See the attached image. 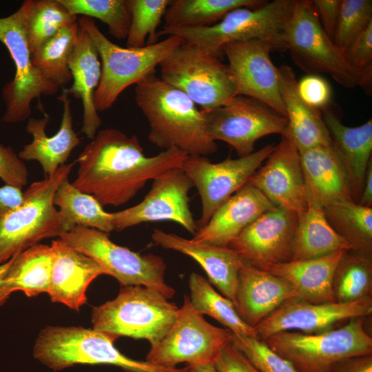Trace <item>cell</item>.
I'll use <instances>...</instances> for the list:
<instances>
[{
	"mask_svg": "<svg viewBox=\"0 0 372 372\" xmlns=\"http://www.w3.org/2000/svg\"><path fill=\"white\" fill-rule=\"evenodd\" d=\"M187 155L176 148L146 156L136 135L108 128L98 132L79 154L77 176L72 184L103 207L132 199L149 180L181 167Z\"/></svg>",
	"mask_w": 372,
	"mask_h": 372,
	"instance_id": "1",
	"label": "cell"
},
{
	"mask_svg": "<svg viewBox=\"0 0 372 372\" xmlns=\"http://www.w3.org/2000/svg\"><path fill=\"white\" fill-rule=\"evenodd\" d=\"M135 101L149 125V141L160 148H176L187 156L215 153L203 111L185 94L155 74L136 85Z\"/></svg>",
	"mask_w": 372,
	"mask_h": 372,
	"instance_id": "2",
	"label": "cell"
},
{
	"mask_svg": "<svg viewBox=\"0 0 372 372\" xmlns=\"http://www.w3.org/2000/svg\"><path fill=\"white\" fill-rule=\"evenodd\" d=\"M285 50L308 74H327L340 85L371 92L372 70H360L326 34L310 0H297L282 33Z\"/></svg>",
	"mask_w": 372,
	"mask_h": 372,
	"instance_id": "3",
	"label": "cell"
},
{
	"mask_svg": "<svg viewBox=\"0 0 372 372\" xmlns=\"http://www.w3.org/2000/svg\"><path fill=\"white\" fill-rule=\"evenodd\" d=\"M114 335L82 327L46 326L39 333L34 358L58 371L76 364H108L126 372H182L129 358L118 351Z\"/></svg>",
	"mask_w": 372,
	"mask_h": 372,
	"instance_id": "4",
	"label": "cell"
},
{
	"mask_svg": "<svg viewBox=\"0 0 372 372\" xmlns=\"http://www.w3.org/2000/svg\"><path fill=\"white\" fill-rule=\"evenodd\" d=\"M296 1H266L256 8H238L229 12L217 23L205 27L163 25L157 32V37L178 36L185 43L218 56L227 43L254 39L268 41L276 50L285 51L282 33Z\"/></svg>",
	"mask_w": 372,
	"mask_h": 372,
	"instance_id": "5",
	"label": "cell"
},
{
	"mask_svg": "<svg viewBox=\"0 0 372 372\" xmlns=\"http://www.w3.org/2000/svg\"><path fill=\"white\" fill-rule=\"evenodd\" d=\"M78 23L92 39L101 61L94 94L97 111L110 109L127 87L155 74L156 68L184 43L181 37L172 35L142 48H123L110 41L91 18L81 17Z\"/></svg>",
	"mask_w": 372,
	"mask_h": 372,
	"instance_id": "6",
	"label": "cell"
},
{
	"mask_svg": "<svg viewBox=\"0 0 372 372\" xmlns=\"http://www.w3.org/2000/svg\"><path fill=\"white\" fill-rule=\"evenodd\" d=\"M179 307L161 292L141 285L122 286L118 296L93 308V329L116 338L147 340L151 346L168 333Z\"/></svg>",
	"mask_w": 372,
	"mask_h": 372,
	"instance_id": "7",
	"label": "cell"
},
{
	"mask_svg": "<svg viewBox=\"0 0 372 372\" xmlns=\"http://www.w3.org/2000/svg\"><path fill=\"white\" fill-rule=\"evenodd\" d=\"M76 163L62 165L52 176L32 183L19 207L0 210V265L43 239L59 238L64 233L53 198Z\"/></svg>",
	"mask_w": 372,
	"mask_h": 372,
	"instance_id": "8",
	"label": "cell"
},
{
	"mask_svg": "<svg viewBox=\"0 0 372 372\" xmlns=\"http://www.w3.org/2000/svg\"><path fill=\"white\" fill-rule=\"evenodd\" d=\"M364 318H352L325 332L282 331L262 340L298 372H330L342 360L372 354V338L365 330Z\"/></svg>",
	"mask_w": 372,
	"mask_h": 372,
	"instance_id": "9",
	"label": "cell"
},
{
	"mask_svg": "<svg viewBox=\"0 0 372 372\" xmlns=\"http://www.w3.org/2000/svg\"><path fill=\"white\" fill-rule=\"evenodd\" d=\"M159 67L160 78L185 94L201 110L220 107L238 95L228 65L198 46L184 42Z\"/></svg>",
	"mask_w": 372,
	"mask_h": 372,
	"instance_id": "10",
	"label": "cell"
},
{
	"mask_svg": "<svg viewBox=\"0 0 372 372\" xmlns=\"http://www.w3.org/2000/svg\"><path fill=\"white\" fill-rule=\"evenodd\" d=\"M59 238L96 261L106 275L115 278L122 286L149 287L169 300L176 293L165 282L167 266L158 256L134 252L113 242L108 234L83 226L73 227Z\"/></svg>",
	"mask_w": 372,
	"mask_h": 372,
	"instance_id": "11",
	"label": "cell"
},
{
	"mask_svg": "<svg viewBox=\"0 0 372 372\" xmlns=\"http://www.w3.org/2000/svg\"><path fill=\"white\" fill-rule=\"evenodd\" d=\"M33 2L24 1L16 12L0 18V42L8 50L15 66L12 80L2 88L6 105L2 121L7 123L28 118L34 99L41 95H53L59 88L47 81L32 61L25 25Z\"/></svg>",
	"mask_w": 372,
	"mask_h": 372,
	"instance_id": "12",
	"label": "cell"
},
{
	"mask_svg": "<svg viewBox=\"0 0 372 372\" xmlns=\"http://www.w3.org/2000/svg\"><path fill=\"white\" fill-rule=\"evenodd\" d=\"M232 332L208 322L185 295L183 306L168 333L146 355L147 362L175 368L179 364H214L223 349L231 342Z\"/></svg>",
	"mask_w": 372,
	"mask_h": 372,
	"instance_id": "13",
	"label": "cell"
},
{
	"mask_svg": "<svg viewBox=\"0 0 372 372\" xmlns=\"http://www.w3.org/2000/svg\"><path fill=\"white\" fill-rule=\"evenodd\" d=\"M201 110L210 138L228 143L239 157L254 152V145L260 138L272 134L282 136L287 129L285 116L243 95L236 96L220 107Z\"/></svg>",
	"mask_w": 372,
	"mask_h": 372,
	"instance_id": "14",
	"label": "cell"
},
{
	"mask_svg": "<svg viewBox=\"0 0 372 372\" xmlns=\"http://www.w3.org/2000/svg\"><path fill=\"white\" fill-rule=\"evenodd\" d=\"M276 145L238 158L212 163L205 156H187L181 169L197 189L201 200V215L197 229L204 227L214 212L233 194L247 183L251 176L273 152Z\"/></svg>",
	"mask_w": 372,
	"mask_h": 372,
	"instance_id": "15",
	"label": "cell"
},
{
	"mask_svg": "<svg viewBox=\"0 0 372 372\" xmlns=\"http://www.w3.org/2000/svg\"><path fill=\"white\" fill-rule=\"evenodd\" d=\"M192 187V180L180 167L164 172L153 179L149 192L141 203L112 213L114 230L146 222L169 220L194 235L198 229L189 205Z\"/></svg>",
	"mask_w": 372,
	"mask_h": 372,
	"instance_id": "16",
	"label": "cell"
},
{
	"mask_svg": "<svg viewBox=\"0 0 372 372\" xmlns=\"http://www.w3.org/2000/svg\"><path fill=\"white\" fill-rule=\"evenodd\" d=\"M372 313V297L339 303H313L293 298L254 327L260 340L282 331L318 333L338 327L355 318Z\"/></svg>",
	"mask_w": 372,
	"mask_h": 372,
	"instance_id": "17",
	"label": "cell"
},
{
	"mask_svg": "<svg viewBox=\"0 0 372 372\" xmlns=\"http://www.w3.org/2000/svg\"><path fill=\"white\" fill-rule=\"evenodd\" d=\"M274 50L271 43L254 39L227 43L222 52L227 58L238 95L255 99L285 116L278 68L270 57V52Z\"/></svg>",
	"mask_w": 372,
	"mask_h": 372,
	"instance_id": "18",
	"label": "cell"
},
{
	"mask_svg": "<svg viewBox=\"0 0 372 372\" xmlns=\"http://www.w3.org/2000/svg\"><path fill=\"white\" fill-rule=\"evenodd\" d=\"M298 216L274 207L250 223L234 239L229 247L242 259L264 270L291 260L292 247Z\"/></svg>",
	"mask_w": 372,
	"mask_h": 372,
	"instance_id": "19",
	"label": "cell"
},
{
	"mask_svg": "<svg viewBox=\"0 0 372 372\" xmlns=\"http://www.w3.org/2000/svg\"><path fill=\"white\" fill-rule=\"evenodd\" d=\"M247 182L275 207L300 216L308 207L300 153L295 145L282 136L280 143Z\"/></svg>",
	"mask_w": 372,
	"mask_h": 372,
	"instance_id": "20",
	"label": "cell"
},
{
	"mask_svg": "<svg viewBox=\"0 0 372 372\" xmlns=\"http://www.w3.org/2000/svg\"><path fill=\"white\" fill-rule=\"evenodd\" d=\"M50 247L52 264L48 293L52 302L78 311L87 302L90 283L106 273L96 261L61 238L53 240Z\"/></svg>",
	"mask_w": 372,
	"mask_h": 372,
	"instance_id": "21",
	"label": "cell"
},
{
	"mask_svg": "<svg viewBox=\"0 0 372 372\" xmlns=\"http://www.w3.org/2000/svg\"><path fill=\"white\" fill-rule=\"evenodd\" d=\"M152 241L167 249L185 254L204 269L209 282L236 306L239 271L245 260L234 249L197 242L177 234L155 229Z\"/></svg>",
	"mask_w": 372,
	"mask_h": 372,
	"instance_id": "22",
	"label": "cell"
},
{
	"mask_svg": "<svg viewBox=\"0 0 372 372\" xmlns=\"http://www.w3.org/2000/svg\"><path fill=\"white\" fill-rule=\"evenodd\" d=\"M293 298L297 293L287 280L244 262L238 273L236 308L248 325L254 328Z\"/></svg>",
	"mask_w": 372,
	"mask_h": 372,
	"instance_id": "23",
	"label": "cell"
},
{
	"mask_svg": "<svg viewBox=\"0 0 372 372\" xmlns=\"http://www.w3.org/2000/svg\"><path fill=\"white\" fill-rule=\"evenodd\" d=\"M299 153L308 206L323 209L338 202L353 200L346 172L333 143Z\"/></svg>",
	"mask_w": 372,
	"mask_h": 372,
	"instance_id": "24",
	"label": "cell"
},
{
	"mask_svg": "<svg viewBox=\"0 0 372 372\" xmlns=\"http://www.w3.org/2000/svg\"><path fill=\"white\" fill-rule=\"evenodd\" d=\"M275 206L248 183L226 200L208 223L197 230L192 240L229 247L241 231L263 213Z\"/></svg>",
	"mask_w": 372,
	"mask_h": 372,
	"instance_id": "25",
	"label": "cell"
},
{
	"mask_svg": "<svg viewBox=\"0 0 372 372\" xmlns=\"http://www.w3.org/2000/svg\"><path fill=\"white\" fill-rule=\"evenodd\" d=\"M58 99L62 102L63 108L59 131L49 137L45 133L49 117L30 118L25 130L32 135V141L24 145L18 154L22 161H38L45 177L54 174L58 168L65 164L73 149L81 143V138L73 129L71 103L67 89L63 90Z\"/></svg>",
	"mask_w": 372,
	"mask_h": 372,
	"instance_id": "26",
	"label": "cell"
},
{
	"mask_svg": "<svg viewBox=\"0 0 372 372\" xmlns=\"http://www.w3.org/2000/svg\"><path fill=\"white\" fill-rule=\"evenodd\" d=\"M322 112L323 121L346 172L352 199L358 203L366 172L372 160V120L357 127H349L340 121L329 106Z\"/></svg>",
	"mask_w": 372,
	"mask_h": 372,
	"instance_id": "27",
	"label": "cell"
},
{
	"mask_svg": "<svg viewBox=\"0 0 372 372\" xmlns=\"http://www.w3.org/2000/svg\"><path fill=\"white\" fill-rule=\"evenodd\" d=\"M278 76L287 119V132L282 136L291 141L299 152L332 144L320 111L309 106L299 96L298 80L293 69L283 65L278 68Z\"/></svg>",
	"mask_w": 372,
	"mask_h": 372,
	"instance_id": "28",
	"label": "cell"
},
{
	"mask_svg": "<svg viewBox=\"0 0 372 372\" xmlns=\"http://www.w3.org/2000/svg\"><path fill=\"white\" fill-rule=\"evenodd\" d=\"M69 68L73 83L69 94L81 101L83 110L81 132L93 139L102 123L94 104V94L101 76V63L97 50L87 34L79 26Z\"/></svg>",
	"mask_w": 372,
	"mask_h": 372,
	"instance_id": "29",
	"label": "cell"
},
{
	"mask_svg": "<svg viewBox=\"0 0 372 372\" xmlns=\"http://www.w3.org/2000/svg\"><path fill=\"white\" fill-rule=\"evenodd\" d=\"M346 251H336L320 257L290 260L267 269L287 280L297 298L313 303L335 302L332 283L335 269Z\"/></svg>",
	"mask_w": 372,
	"mask_h": 372,
	"instance_id": "30",
	"label": "cell"
},
{
	"mask_svg": "<svg viewBox=\"0 0 372 372\" xmlns=\"http://www.w3.org/2000/svg\"><path fill=\"white\" fill-rule=\"evenodd\" d=\"M52 264L50 246L40 243L1 264L0 305L14 291L28 297L48 293Z\"/></svg>",
	"mask_w": 372,
	"mask_h": 372,
	"instance_id": "31",
	"label": "cell"
},
{
	"mask_svg": "<svg viewBox=\"0 0 372 372\" xmlns=\"http://www.w3.org/2000/svg\"><path fill=\"white\" fill-rule=\"evenodd\" d=\"M340 250H351V246L329 224L322 208L308 206L298 216L291 260L314 258Z\"/></svg>",
	"mask_w": 372,
	"mask_h": 372,
	"instance_id": "32",
	"label": "cell"
},
{
	"mask_svg": "<svg viewBox=\"0 0 372 372\" xmlns=\"http://www.w3.org/2000/svg\"><path fill=\"white\" fill-rule=\"evenodd\" d=\"M53 203L60 209L58 213L64 233L76 226L93 228L107 234L114 231L112 213L105 211L92 196L76 189L68 178L57 188Z\"/></svg>",
	"mask_w": 372,
	"mask_h": 372,
	"instance_id": "33",
	"label": "cell"
},
{
	"mask_svg": "<svg viewBox=\"0 0 372 372\" xmlns=\"http://www.w3.org/2000/svg\"><path fill=\"white\" fill-rule=\"evenodd\" d=\"M331 227L351 246V250L372 257V207L344 200L323 208Z\"/></svg>",
	"mask_w": 372,
	"mask_h": 372,
	"instance_id": "34",
	"label": "cell"
},
{
	"mask_svg": "<svg viewBox=\"0 0 372 372\" xmlns=\"http://www.w3.org/2000/svg\"><path fill=\"white\" fill-rule=\"evenodd\" d=\"M260 0H172L164 15L165 26L201 28L213 25L240 7L256 8Z\"/></svg>",
	"mask_w": 372,
	"mask_h": 372,
	"instance_id": "35",
	"label": "cell"
},
{
	"mask_svg": "<svg viewBox=\"0 0 372 372\" xmlns=\"http://www.w3.org/2000/svg\"><path fill=\"white\" fill-rule=\"evenodd\" d=\"M78 21L65 25L31 54L32 61L49 82L63 87L72 81L69 63L79 31Z\"/></svg>",
	"mask_w": 372,
	"mask_h": 372,
	"instance_id": "36",
	"label": "cell"
},
{
	"mask_svg": "<svg viewBox=\"0 0 372 372\" xmlns=\"http://www.w3.org/2000/svg\"><path fill=\"white\" fill-rule=\"evenodd\" d=\"M189 288L191 303L201 315L209 316L233 333L259 338L254 328L242 320L234 304L218 292L204 276L192 273Z\"/></svg>",
	"mask_w": 372,
	"mask_h": 372,
	"instance_id": "37",
	"label": "cell"
},
{
	"mask_svg": "<svg viewBox=\"0 0 372 372\" xmlns=\"http://www.w3.org/2000/svg\"><path fill=\"white\" fill-rule=\"evenodd\" d=\"M332 289L335 302L339 303L371 297L372 257L346 251L335 269Z\"/></svg>",
	"mask_w": 372,
	"mask_h": 372,
	"instance_id": "38",
	"label": "cell"
},
{
	"mask_svg": "<svg viewBox=\"0 0 372 372\" xmlns=\"http://www.w3.org/2000/svg\"><path fill=\"white\" fill-rule=\"evenodd\" d=\"M78 21L59 0H34L25 31L31 54L61 28Z\"/></svg>",
	"mask_w": 372,
	"mask_h": 372,
	"instance_id": "39",
	"label": "cell"
},
{
	"mask_svg": "<svg viewBox=\"0 0 372 372\" xmlns=\"http://www.w3.org/2000/svg\"><path fill=\"white\" fill-rule=\"evenodd\" d=\"M72 14L99 19L116 39H126L131 23L128 0H59Z\"/></svg>",
	"mask_w": 372,
	"mask_h": 372,
	"instance_id": "40",
	"label": "cell"
},
{
	"mask_svg": "<svg viewBox=\"0 0 372 372\" xmlns=\"http://www.w3.org/2000/svg\"><path fill=\"white\" fill-rule=\"evenodd\" d=\"M172 0H128L131 23L126 47L142 48L154 43L157 28Z\"/></svg>",
	"mask_w": 372,
	"mask_h": 372,
	"instance_id": "41",
	"label": "cell"
},
{
	"mask_svg": "<svg viewBox=\"0 0 372 372\" xmlns=\"http://www.w3.org/2000/svg\"><path fill=\"white\" fill-rule=\"evenodd\" d=\"M372 22V1L341 0L333 42L344 52L351 42Z\"/></svg>",
	"mask_w": 372,
	"mask_h": 372,
	"instance_id": "42",
	"label": "cell"
},
{
	"mask_svg": "<svg viewBox=\"0 0 372 372\" xmlns=\"http://www.w3.org/2000/svg\"><path fill=\"white\" fill-rule=\"evenodd\" d=\"M231 343L259 372H298L290 362L273 351L262 340L232 333Z\"/></svg>",
	"mask_w": 372,
	"mask_h": 372,
	"instance_id": "43",
	"label": "cell"
},
{
	"mask_svg": "<svg viewBox=\"0 0 372 372\" xmlns=\"http://www.w3.org/2000/svg\"><path fill=\"white\" fill-rule=\"evenodd\" d=\"M300 98L309 106L322 110L329 105L331 90L329 83L318 74H307L297 83Z\"/></svg>",
	"mask_w": 372,
	"mask_h": 372,
	"instance_id": "44",
	"label": "cell"
},
{
	"mask_svg": "<svg viewBox=\"0 0 372 372\" xmlns=\"http://www.w3.org/2000/svg\"><path fill=\"white\" fill-rule=\"evenodd\" d=\"M344 54L352 67L372 70V22L351 42Z\"/></svg>",
	"mask_w": 372,
	"mask_h": 372,
	"instance_id": "45",
	"label": "cell"
},
{
	"mask_svg": "<svg viewBox=\"0 0 372 372\" xmlns=\"http://www.w3.org/2000/svg\"><path fill=\"white\" fill-rule=\"evenodd\" d=\"M28 171L11 147L0 143V178L6 184L22 188L28 183Z\"/></svg>",
	"mask_w": 372,
	"mask_h": 372,
	"instance_id": "46",
	"label": "cell"
},
{
	"mask_svg": "<svg viewBox=\"0 0 372 372\" xmlns=\"http://www.w3.org/2000/svg\"><path fill=\"white\" fill-rule=\"evenodd\" d=\"M214 365L219 372H259L231 342L223 349Z\"/></svg>",
	"mask_w": 372,
	"mask_h": 372,
	"instance_id": "47",
	"label": "cell"
},
{
	"mask_svg": "<svg viewBox=\"0 0 372 372\" xmlns=\"http://www.w3.org/2000/svg\"><path fill=\"white\" fill-rule=\"evenodd\" d=\"M322 28L333 41L341 0L311 1Z\"/></svg>",
	"mask_w": 372,
	"mask_h": 372,
	"instance_id": "48",
	"label": "cell"
},
{
	"mask_svg": "<svg viewBox=\"0 0 372 372\" xmlns=\"http://www.w3.org/2000/svg\"><path fill=\"white\" fill-rule=\"evenodd\" d=\"M333 372H372V354L351 356L335 364Z\"/></svg>",
	"mask_w": 372,
	"mask_h": 372,
	"instance_id": "49",
	"label": "cell"
},
{
	"mask_svg": "<svg viewBox=\"0 0 372 372\" xmlns=\"http://www.w3.org/2000/svg\"><path fill=\"white\" fill-rule=\"evenodd\" d=\"M25 200L21 188L6 184L0 187V210L11 211L19 207Z\"/></svg>",
	"mask_w": 372,
	"mask_h": 372,
	"instance_id": "50",
	"label": "cell"
},
{
	"mask_svg": "<svg viewBox=\"0 0 372 372\" xmlns=\"http://www.w3.org/2000/svg\"><path fill=\"white\" fill-rule=\"evenodd\" d=\"M358 203L366 207H372V160L368 165L362 194Z\"/></svg>",
	"mask_w": 372,
	"mask_h": 372,
	"instance_id": "51",
	"label": "cell"
},
{
	"mask_svg": "<svg viewBox=\"0 0 372 372\" xmlns=\"http://www.w3.org/2000/svg\"><path fill=\"white\" fill-rule=\"evenodd\" d=\"M182 372H219L214 364H187Z\"/></svg>",
	"mask_w": 372,
	"mask_h": 372,
	"instance_id": "52",
	"label": "cell"
},
{
	"mask_svg": "<svg viewBox=\"0 0 372 372\" xmlns=\"http://www.w3.org/2000/svg\"><path fill=\"white\" fill-rule=\"evenodd\" d=\"M330 372H333V371H330Z\"/></svg>",
	"mask_w": 372,
	"mask_h": 372,
	"instance_id": "53",
	"label": "cell"
}]
</instances>
